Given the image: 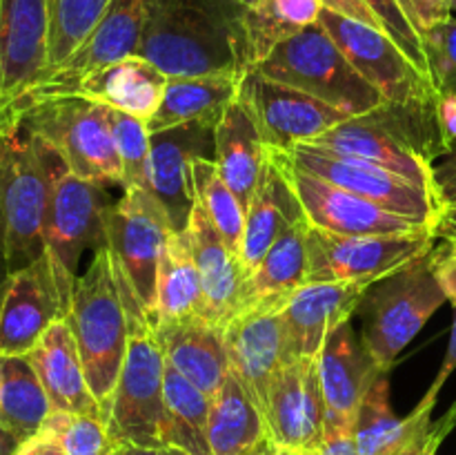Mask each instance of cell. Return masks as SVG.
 <instances>
[{
  "label": "cell",
  "instance_id": "44dd1931",
  "mask_svg": "<svg viewBox=\"0 0 456 455\" xmlns=\"http://www.w3.org/2000/svg\"><path fill=\"white\" fill-rule=\"evenodd\" d=\"M196 156L214 159L212 128L190 123L150 134L147 190L165 210L174 232H185L194 212L196 194L190 165Z\"/></svg>",
  "mask_w": 456,
  "mask_h": 455
},
{
  "label": "cell",
  "instance_id": "f546056e",
  "mask_svg": "<svg viewBox=\"0 0 456 455\" xmlns=\"http://www.w3.org/2000/svg\"><path fill=\"white\" fill-rule=\"evenodd\" d=\"M243 76L240 71L172 76L167 79L163 103L156 114L147 120V129L151 134L190 123L214 129L227 107L239 98Z\"/></svg>",
  "mask_w": 456,
  "mask_h": 455
},
{
  "label": "cell",
  "instance_id": "11a10c76",
  "mask_svg": "<svg viewBox=\"0 0 456 455\" xmlns=\"http://www.w3.org/2000/svg\"><path fill=\"white\" fill-rule=\"evenodd\" d=\"M20 444H22V442L18 440L13 433L4 431V428L0 426V455H13Z\"/></svg>",
  "mask_w": 456,
  "mask_h": 455
},
{
  "label": "cell",
  "instance_id": "ba28073f",
  "mask_svg": "<svg viewBox=\"0 0 456 455\" xmlns=\"http://www.w3.org/2000/svg\"><path fill=\"white\" fill-rule=\"evenodd\" d=\"M18 128L47 143L71 174L98 186L123 187L107 107L80 96L38 101L20 114Z\"/></svg>",
  "mask_w": 456,
  "mask_h": 455
},
{
  "label": "cell",
  "instance_id": "9c48e42d",
  "mask_svg": "<svg viewBox=\"0 0 456 455\" xmlns=\"http://www.w3.org/2000/svg\"><path fill=\"white\" fill-rule=\"evenodd\" d=\"M49 170H52V196H49L47 221H45V254L52 261L62 303L69 312L80 257L85 250H98L107 245L102 214L110 201L102 192V186L71 174L52 147H49Z\"/></svg>",
  "mask_w": 456,
  "mask_h": 455
},
{
  "label": "cell",
  "instance_id": "f1b7e54d",
  "mask_svg": "<svg viewBox=\"0 0 456 455\" xmlns=\"http://www.w3.org/2000/svg\"><path fill=\"white\" fill-rule=\"evenodd\" d=\"M214 161L221 177L248 212L265 168L267 145L252 110L240 96L227 107L214 128Z\"/></svg>",
  "mask_w": 456,
  "mask_h": 455
},
{
  "label": "cell",
  "instance_id": "4316f807",
  "mask_svg": "<svg viewBox=\"0 0 456 455\" xmlns=\"http://www.w3.org/2000/svg\"><path fill=\"white\" fill-rule=\"evenodd\" d=\"M165 87H167V76L150 61L134 54L123 61L89 71L71 87H67L61 96L87 98L147 123L163 103Z\"/></svg>",
  "mask_w": 456,
  "mask_h": 455
},
{
  "label": "cell",
  "instance_id": "d6a6232c",
  "mask_svg": "<svg viewBox=\"0 0 456 455\" xmlns=\"http://www.w3.org/2000/svg\"><path fill=\"white\" fill-rule=\"evenodd\" d=\"M307 235H310V223L303 217L274 241L270 252L245 279L239 310L270 299H288L294 290L305 284Z\"/></svg>",
  "mask_w": 456,
  "mask_h": 455
},
{
  "label": "cell",
  "instance_id": "f907efd6",
  "mask_svg": "<svg viewBox=\"0 0 456 455\" xmlns=\"http://www.w3.org/2000/svg\"><path fill=\"white\" fill-rule=\"evenodd\" d=\"M439 119H441V128H444L448 145L450 147L456 145V92L441 94Z\"/></svg>",
  "mask_w": 456,
  "mask_h": 455
},
{
  "label": "cell",
  "instance_id": "4fadbf2b",
  "mask_svg": "<svg viewBox=\"0 0 456 455\" xmlns=\"http://www.w3.org/2000/svg\"><path fill=\"white\" fill-rule=\"evenodd\" d=\"M283 152L289 163L297 165L303 172L323 178L352 194L363 196V199L381 205L387 212L428 223L432 228L439 219L441 203L435 190L417 186L401 174L379 168L368 161L347 159V156L332 154V152L316 150L305 143H298Z\"/></svg>",
  "mask_w": 456,
  "mask_h": 455
},
{
  "label": "cell",
  "instance_id": "681fc988",
  "mask_svg": "<svg viewBox=\"0 0 456 455\" xmlns=\"http://www.w3.org/2000/svg\"><path fill=\"white\" fill-rule=\"evenodd\" d=\"M454 370H456V310H454V324H452V333H450L448 351H445V360H444V364H441L439 375H436V379L432 382L430 391L426 393V397H430V400H436V397H439V393H441V388H444V384L448 382V377L454 373Z\"/></svg>",
  "mask_w": 456,
  "mask_h": 455
},
{
  "label": "cell",
  "instance_id": "60d3db41",
  "mask_svg": "<svg viewBox=\"0 0 456 455\" xmlns=\"http://www.w3.org/2000/svg\"><path fill=\"white\" fill-rule=\"evenodd\" d=\"M38 433L52 437L65 455H110L111 440L105 422L94 415L52 410Z\"/></svg>",
  "mask_w": 456,
  "mask_h": 455
},
{
  "label": "cell",
  "instance_id": "4dcf8cb0",
  "mask_svg": "<svg viewBox=\"0 0 456 455\" xmlns=\"http://www.w3.org/2000/svg\"><path fill=\"white\" fill-rule=\"evenodd\" d=\"M303 217L305 214H303L301 203L285 178L283 170L267 154L261 181H258L252 203L245 212V230L239 252L245 275H249L270 252L274 241Z\"/></svg>",
  "mask_w": 456,
  "mask_h": 455
},
{
  "label": "cell",
  "instance_id": "680465c9",
  "mask_svg": "<svg viewBox=\"0 0 456 455\" xmlns=\"http://www.w3.org/2000/svg\"><path fill=\"white\" fill-rule=\"evenodd\" d=\"M276 455H319V451H297V449H279V446H276Z\"/></svg>",
  "mask_w": 456,
  "mask_h": 455
},
{
  "label": "cell",
  "instance_id": "e0dca14e",
  "mask_svg": "<svg viewBox=\"0 0 456 455\" xmlns=\"http://www.w3.org/2000/svg\"><path fill=\"white\" fill-rule=\"evenodd\" d=\"M156 0H110L101 22L83 43V47L67 58L58 70L45 76L18 107V119L29 105L47 98H56L65 92L67 87L87 76L89 71L105 67L110 62L123 61V58L134 56L141 45L142 31H145L147 21L151 16Z\"/></svg>",
  "mask_w": 456,
  "mask_h": 455
},
{
  "label": "cell",
  "instance_id": "8992f818",
  "mask_svg": "<svg viewBox=\"0 0 456 455\" xmlns=\"http://www.w3.org/2000/svg\"><path fill=\"white\" fill-rule=\"evenodd\" d=\"M254 71L263 79L301 89L347 116L368 114L387 103L386 96L354 70L321 22L283 40Z\"/></svg>",
  "mask_w": 456,
  "mask_h": 455
},
{
  "label": "cell",
  "instance_id": "f6af8a7d",
  "mask_svg": "<svg viewBox=\"0 0 456 455\" xmlns=\"http://www.w3.org/2000/svg\"><path fill=\"white\" fill-rule=\"evenodd\" d=\"M432 268L439 285L444 288L445 299L452 306H456V244L452 241H444V244L435 245L430 252Z\"/></svg>",
  "mask_w": 456,
  "mask_h": 455
},
{
  "label": "cell",
  "instance_id": "7dc6e473",
  "mask_svg": "<svg viewBox=\"0 0 456 455\" xmlns=\"http://www.w3.org/2000/svg\"><path fill=\"white\" fill-rule=\"evenodd\" d=\"M319 455H359L354 444V428L325 426Z\"/></svg>",
  "mask_w": 456,
  "mask_h": 455
},
{
  "label": "cell",
  "instance_id": "5b68a950",
  "mask_svg": "<svg viewBox=\"0 0 456 455\" xmlns=\"http://www.w3.org/2000/svg\"><path fill=\"white\" fill-rule=\"evenodd\" d=\"M49 196L47 143L22 128L0 136V236L12 272L45 252Z\"/></svg>",
  "mask_w": 456,
  "mask_h": 455
},
{
  "label": "cell",
  "instance_id": "db71d44e",
  "mask_svg": "<svg viewBox=\"0 0 456 455\" xmlns=\"http://www.w3.org/2000/svg\"><path fill=\"white\" fill-rule=\"evenodd\" d=\"M435 235L436 239L456 244V208H441L439 219L435 223Z\"/></svg>",
  "mask_w": 456,
  "mask_h": 455
},
{
  "label": "cell",
  "instance_id": "f35d334b",
  "mask_svg": "<svg viewBox=\"0 0 456 455\" xmlns=\"http://www.w3.org/2000/svg\"><path fill=\"white\" fill-rule=\"evenodd\" d=\"M110 0H49L47 74L74 56L94 34ZM45 74V76H47ZM43 76V79H45Z\"/></svg>",
  "mask_w": 456,
  "mask_h": 455
},
{
  "label": "cell",
  "instance_id": "ffe728a7",
  "mask_svg": "<svg viewBox=\"0 0 456 455\" xmlns=\"http://www.w3.org/2000/svg\"><path fill=\"white\" fill-rule=\"evenodd\" d=\"M267 437L279 449L321 451L325 435V397L319 357L289 360L272 382L265 409Z\"/></svg>",
  "mask_w": 456,
  "mask_h": 455
},
{
  "label": "cell",
  "instance_id": "9f6ffc18",
  "mask_svg": "<svg viewBox=\"0 0 456 455\" xmlns=\"http://www.w3.org/2000/svg\"><path fill=\"white\" fill-rule=\"evenodd\" d=\"M9 275V263H7V254H4V244H3V236H0V302H3V293H4V285H7Z\"/></svg>",
  "mask_w": 456,
  "mask_h": 455
},
{
  "label": "cell",
  "instance_id": "816d5d0a",
  "mask_svg": "<svg viewBox=\"0 0 456 455\" xmlns=\"http://www.w3.org/2000/svg\"><path fill=\"white\" fill-rule=\"evenodd\" d=\"M13 455H65V451L45 433H36L34 437L22 442Z\"/></svg>",
  "mask_w": 456,
  "mask_h": 455
},
{
  "label": "cell",
  "instance_id": "6da1fadb",
  "mask_svg": "<svg viewBox=\"0 0 456 455\" xmlns=\"http://www.w3.org/2000/svg\"><path fill=\"white\" fill-rule=\"evenodd\" d=\"M243 9L236 0H156L136 54L167 79L248 74Z\"/></svg>",
  "mask_w": 456,
  "mask_h": 455
},
{
  "label": "cell",
  "instance_id": "2e32d148",
  "mask_svg": "<svg viewBox=\"0 0 456 455\" xmlns=\"http://www.w3.org/2000/svg\"><path fill=\"white\" fill-rule=\"evenodd\" d=\"M436 400L423 395L405 418L392 410L387 373L381 375L361 401L354 422L359 455H436L456 426V404L439 419L432 418Z\"/></svg>",
  "mask_w": 456,
  "mask_h": 455
},
{
  "label": "cell",
  "instance_id": "9a60e30c",
  "mask_svg": "<svg viewBox=\"0 0 456 455\" xmlns=\"http://www.w3.org/2000/svg\"><path fill=\"white\" fill-rule=\"evenodd\" d=\"M267 154L279 163L285 178L292 186L307 223L316 230L332 235L359 236V235H412V232L435 230L432 226L401 214L387 212L381 205L363 199L359 194L332 186L319 177L303 172L289 163L283 150L267 147Z\"/></svg>",
  "mask_w": 456,
  "mask_h": 455
},
{
  "label": "cell",
  "instance_id": "74e56055",
  "mask_svg": "<svg viewBox=\"0 0 456 455\" xmlns=\"http://www.w3.org/2000/svg\"><path fill=\"white\" fill-rule=\"evenodd\" d=\"M190 170L196 203L205 210L227 248L239 257L245 230V208L221 177L216 161L209 156H196L191 159Z\"/></svg>",
  "mask_w": 456,
  "mask_h": 455
},
{
  "label": "cell",
  "instance_id": "c3c4849f",
  "mask_svg": "<svg viewBox=\"0 0 456 455\" xmlns=\"http://www.w3.org/2000/svg\"><path fill=\"white\" fill-rule=\"evenodd\" d=\"M321 3H323V7L330 9V12H337L341 13V16L354 18V21L365 22V25L377 27V29L383 31V25L379 22V18L374 16V12L363 3V0H321Z\"/></svg>",
  "mask_w": 456,
  "mask_h": 455
},
{
  "label": "cell",
  "instance_id": "f5cc1de1",
  "mask_svg": "<svg viewBox=\"0 0 456 455\" xmlns=\"http://www.w3.org/2000/svg\"><path fill=\"white\" fill-rule=\"evenodd\" d=\"M111 455H190L185 451L176 449V446H132V444H118L111 446Z\"/></svg>",
  "mask_w": 456,
  "mask_h": 455
},
{
  "label": "cell",
  "instance_id": "b9f144b4",
  "mask_svg": "<svg viewBox=\"0 0 456 455\" xmlns=\"http://www.w3.org/2000/svg\"><path fill=\"white\" fill-rule=\"evenodd\" d=\"M428 71L439 94L456 92V18H445L421 34Z\"/></svg>",
  "mask_w": 456,
  "mask_h": 455
},
{
  "label": "cell",
  "instance_id": "5bb4252c",
  "mask_svg": "<svg viewBox=\"0 0 456 455\" xmlns=\"http://www.w3.org/2000/svg\"><path fill=\"white\" fill-rule=\"evenodd\" d=\"M47 65L49 0H0V136L18 129V107Z\"/></svg>",
  "mask_w": 456,
  "mask_h": 455
},
{
  "label": "cell",
  "instance_id": "e575fe53",
  "mask_svg": "<svg viewBox=\"0 0 456 455\" xmlns=\"http://www.w3.org/2000/svg\"><path fill=\"white\" fill-rule=\"evenodd\" d=\"M203 317V285L185 232H172L160 257L154 326Z\"/></svg>",
  "mask_w": 456,
  "mask_h": 455
},
{
  "label": "cell",
  "instance_id": "ac0fdd59",
  "mask_svg": "<svg viewBox=\"0 0 456 455\" xmlns=\"http://www.w3.org/2000/svg\"><path fill=\"white\" fill-rule=\"evenodd\" d=\"M239 96L252 110L265 145L274 150H289L298 143L314 141L350 119L337 107L297 87L263 79L254 70L243 76Z\"/></svg>",
  "mask_w": 456,
  "mask_h": 455
},
{
  "label": "cell",
  "instance_id": "603a6c76",
  "mask_svg": "<svg viewBox=\"0 0 456 455\" xmlns=\"http://www.w3.org/2000/svg\"><path fill=\"white\" fill-rule=\"evenodd\" d=\"M372 284H303L281 308L292 360H316L338 326L347 324Z\"/></svg>",
  "mask_w": 456,
  "mask_h": 455
},
{
  "label": "cell",
  "instance_id": "7402d4cb",
  "mask_svg": "<svg viewBox=\"0 0 456 455\" xmlns=\"http://www.w3.org/2000/svg\"><path fill=\"white\" fill-rule=\"evenodd\" d=\"M65 317L52 261L43 252L9 275L0 302V355H27L49 326Z\"/></svg>",
  "mask_w": 456,
  "mask_h": 455
},
{
  "label": "cell",
  "instance_id": "ee69618b",
  "mask_svg": "<svg viewBox=\"0 0 456 455\" xmlns=\"http://www.w3.org/2000/svg\"><path fill=\"white\" fill-rule=\"evenodd\" d=\"M396 3L403 9V13L412 22L419 36L430 29V27H435L436 22L452 16L448 9V0H396Z\"/></svg>",
  "mask_w": 456,
  "mask_h": 455
},
{
  "label": "cell",
  "instance_id": "8d00e7d4",
  "mask_svg": "<svg viewBox=\"0 0 456 455\" xmlns=\"http://www.w3.org/2000/svg\"><path fill=\"white\" fill-rule=\"evenodd\" d=\"M209 397L165 364V415L160 442L190 455H212L208 440Z\"/></svg>",
  "mask_w": 456,
  "mask_h": 455
},
{
  "label": "cell",
  "instance_id": "94428289",
  "mask_svg": "<svg viewBox=\"0 0 456 455\" xmlns=\"http://www.w3.org/2000/svg\"><path fill=\"white\" fill-rule=\"evenodd\" d=\"M448 9H450V13L456 12V0H448Z\"/></svg>",
  "mask_w": 456,
  "mask_h": 455
},
{
  "label": "cell",
  "instance_id": "bcb514c9",
  "mask_svg": "<svg viewBox=\"0 0 456 455\" xmlns=\"http://www.w3.org/2000/svg\"><path fill=\"white\" fill-rule=\"evenodd\" d=\"M432 178L441 208H456V145L436 161L432 168Z\"/></svg>",
  "mask_w": 456,
  "mask_h": 455
},
{
  "label": "cell",
  "instance_id": "ab89813d",
  "mask_svg": "<svg viewBox=\"0 0 456 455\" xmlns=\"http://www.w3.org/2000/svg\"><path fill=\"white\" fill-rule=\"evenodd\" d=\"M111 138L123 172V190H147L150 174V129L145 120L107 107Z\"/></svg>",
  "mask_w": 456,
  "mask_h": 455
},
{
  "label": "cell",
  "instance_id": "7bdbcfd3",
  "mask_svg": "<svg viewBox=\"0 0 456 455\" xmlns=\"http://www.w3.org/2000/svg\"><path fill=\"white\" fill-rule=\"evenodd\" d=\"M363 3L372 9L374 16H377L379 22L383 25V31L399 45L401 52H403L423 74L430 76L421 36L417 34V29H414L412 22L408 21V16H405L403 9L399 7V3H396V0H363Z\"/></svg>",
  "mask_w": 456,
  "mask_h": 455
},
{
  "label": "cell",
  "instance_id": "6f0895ef",
  "mask_svg": "<svg viewBox=\"0 0 456 455\" xmlns=\"http://www.w3.org/2000/svg\"><path fill=\"white\" fill-rule=\"evenodd\" d=\"M249 455H276V446L272 444V440H267V442H263L258 449H254Z\"/></svg>",
  "mask_w": 456,
  "mask_h": 455
},
{
  "label": "cell",
  "instance_id": "d6986e66",
  "mask_svg": "<svg viewBox=\"0 0 456 455\" xmlns=\"http://www.w3.org/2000/svg\"><path fill=\"white\" fill-rule=\"evenodd\" d=\"M283 303L285 299L254 303L236 312L223 328L230 368L252 393L261 413L265 409L272 382L292 360L288 333L281 317Z\"/></svg>",
  "mask_w": 456,
  "mask_h": 455
},
{
  "label": "cell",
  "instance_id": "cb8c5ba5",
  "mask_svg": "<svg viewBox=\"0 0 456 455\" xmlns=\"http://www.w3.org/2000/svg\"><path fill=\"white\" fill-rule=\"evenodd\" d=\"M321 386L325 397V426L354 428L361 401L381 375L363 339L352 324L338 326L319 355Z\"/></svg>",
  "mask_w": 456,
  "mask_h": 455
},
{
  "label": "cell",
  "instance_id": "d590c367",
  "mask_svg": "<svg viewBox=\"0 0 456 455\" xmlns=\"http://www.w3.org/2000/svg\"><path fill=\"white\" fill-rule=\"evenodd\" d=\"M321 0H258L243 9V36L248 67L254 70L283 40L319 22Z\"/></svg>",
  "mask_w": 456,
  "mask_h": 455
},
{
  "label": "cell",
  "instance_id": "91938a15",
  "mask_svg": "<svg viewBox=\"0 0 456 455\" xmlns=\"http://www.w3.org/2000/svg\"><path fill=\"white\" fill-rule=\"evenodd\" d=\"M239 4H243V7H252V4H256L258 0H236Z\"/></svg>",
  "mask_w": 456,
  "mask_h": 455
},
{
  "label": "cell",
  "instance_id": "7c38bea8",
  "mask_svg": "<svg viewBox=\"0 0 456 455\" xmlns=\"http://www.w3.org/2000/svg\"><path fill=\"white\" fill-rule=\"evenodd\" d=\"M319 22L354 70L372 83L387 103L417 107L439 105L441 94L436 92L430 76L423 74L386 31L325 7Z\"/></svg>",
  "mask_w": 456,
  "mask_h": 455
},
{
  "label": "cell",
  "instance_id": "3957f363",
  "mask_svg": "<svg viewBox=\"0 0 456 455\" xmlns=\"http://www.w3.org/2000/svg\"><path fill=\"white\" fill-rule=\"evenodd\" d=\"M114 266L120 299L127 315L129 339L105 426L111 446H163L160 426L165 415V352L156 330L138 302L127 277Z\"/></svg>",
  "mask_w": 456,
  "mask_h": 455
},
{
  "label": "cell",
  "instance_id": "d4e9b609",
  "mask_svg": "<svg viewBox=\"0 0 456 455\" xmlns=\"http://www.w3.org/2000/svg\"><path fill=\"white\" fill-rule=\"evenodd\" d=\"M185 236L203 285V319L225 328L239 310L240 290L248 275L199 203L194 205Z\"/></svg>",
  "mask_w": 456,
  "mask_h": 455
},
{
  "label": "cell",
  "instance_id": "83f0119b",
  "mask_svg": "<svg viewBox=\"0 0 456 455\" xmlns=\"http://www.w3.org/2000/svg\"><path fill=\"white\" fill-rule=\"evenodd\" d=\"M165 361L212 400L230 373L225 333L203 317L154 326Z\"/></svg>",
  "mask_w": 456,
  "mask_h": 455
},
{
  "label": "cell",
  "instance_id": "52a82bcc",
  "mask_svg": "<svg viewBox=\"0 0 456 455\" xmlns=\"http://www.w3.org/2000/svg\"><path fill=\"white\" fill-rule=\"evenodd\" d=\"M430 252L374 281L359 306L363 310L361 339L383 373L395 366L399 352L448 302L436 281Z\"/></svg>",
  "mask_w": 456,
  "mask_h": 455
},
{
  "label": "cell",
  "instance_id": "be15d7a7",
  "mask_svg": "<svg viewBox=\"0 0 456 455\" xmlns=\"http://www.w3.org/2000/svg\"><path fill=\"white\" fill-rule=\"evenodd\" d=\"M110 455H111V453H110Z\"/></svg>",
  "mask_w": 456,
  "mask_h": 455
},
{
  "label": "cell",
  "instance_id": "8fae6325",
  "mask_svg": "<svg viewBox=\"0 0 456 455\" xmlns=\"http://www.w3.org/2000/svg\"><path fill=\"white\" fill-rule=\"evenodd\" d=\"M435 230L412 235H332L310 226L307 235L305 284H374L430 252L436 245Z\"/></svg>",
  "mask_w": 456,
  "mask_h": 455
},
{
  "label": "cell",
  "instance_id": "6125c7cd",
  "mask_svg": "<svg viewBox=\"0 0 456 455\" xmlns=\"http://www.w3.org/2000/svg\"><path fill=\"white\" fill-rule=\"evenodd\" d=\"M0 87H3V70H0Z\"/></svg>",
  "mask_w": 456,
  "mask_h": 455
},
{
  "label": "cell",
  "instance_id": "277c9868",
  "mask_svg": "<svg viewBox=\"0 0 456 455\" xmlns=\"http://www.w3.org/2000/svg\"><path fill=\"white\" fill-rule=\"evenodd\" d=\"M65 319L78 343L89 388L105 419L129 339L127 315L107 245L94 250L92 263L76 279Z\"/></svg>",
  "mask_w": 456,
  "mask_h": 455
},
{
  "label": "cell",
  "instance_id": "7a4b0ae2",
  "mask_svg": "<svg viewBox=\"0 0 456 455\" xmlns=\"http://www.w3.org/2000/svg\"><path fill=\"white\" fill-rule=\"evenodd\" d=\"M305 145L347 159L368 161L435 190L432 168L450 152L439 119V105H395L350 116ZM436 194V192H435Z\"/></svg>",
  "mask_w": 456,
  "mask_h": 455
},
{
  "label": "cell",
  "instance_id": "484cf974",
  "mask_svg": "<svg viewBox=\"0 0 456 455\" xmlns=\"http://www.w3.org/2000/svg\"><path fill=\"white\" fill-rule=\"evenodd\" d=\"M27 360L43 382L52 410L94 415L102 419V409L89 388L78 343L67 319L53 321L38 343L27 352Z\"/></svg>",
  "mask_w": 456,
  "mask_h": 455
},
{
  "label": "cell",
  "instance_id": "1f68e13d",
  "mask_svg": "<svg viewBox=\"0 0 456 455\" xmlns=\"http://www.w3.org/2000/svg\"><path fill=\"white\" fill-rule=\"evenodd\" d=\"M208 440L212 455H249L270 440L256 400L232 368L209 401Z\"/></svg>",
  "mask_w": 456,
  "mask_h": 455
},
{
  "label": "cell",
  "instance_id": "30bf717a",
  "mask_svg": "<svg viewBox=\"0 0 456 455\" xmlns=\"http://www.w3.org/2000/svg\"><path fill=\"white\" fill-rule=\"evenodd\" d=\"M107 250L132 284L151 326L156 312V281L172 226L150 190H125L102 214Z\"/></svg>",
  "mask_w": 456,
  "mask_h": 455
},
{
  "label": "cell",
  "instance_id": "836d02e7",
  "mask_svg": "<svg viewBox=\"0 0 456 455\" xmlns=\"http://www.w3.org/2000/svg\"><path fill=\"white\" fill-rule=\"evenodd\" d=\"M52 404L27 355H0V426L20 442L43 428Z\"/></svg>",
  "mask_w": 456,
  "mask_h": 455
}]
</instances>
